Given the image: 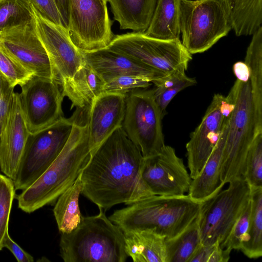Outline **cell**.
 <instances>
[{"label":"cell","instance_id":"obj_2","mask_svg":"<svg viewBox=\"0 0 262 262\" xmlns=\"http://www.w3.org/2000/svg\"><path fill=\"white\" fill-rule=\"evenodd\" d=\"M77 114L70 137L62 151L47 169L17 196L18 208L31 213L55 202L75 182L90 156L88 121Z\"/></svg>","mask_w":262,"mask_h":262},{"label":"cell","instance_id":"obj_18","mask_svg":"<svg viewBox=\"0 0 262 262\" xmlns=\"http://www.w3.org/2000/svg\"><path fill=\"white\" fill-rule=\"evenodd\" d=\"M30 132L20 105L19 93H14L10 114L0 138V170L15 179Z\"/></svg>","mask_w":262,"mask_h":262},{"label":"cell","instance_id":"obj_8","mask_svg":"<svg viewBox=\"0 0 262 262\" xmlns=\"http://www.w3.org/2000/svg\"><path fill=\"white\" fill-rule=\"evenodd\" d=\"M78 111L50 125L30 133L13 180L15 190H23L35 182L57 158L71 135Z\"/></svg>","mask_w":262,"mask_h":262},{"label":"cell","instance_id":"obj_31","mask_svg":"<svg viewBox=\"0 0 262 262\" xmlns=\"http://www.w3.org/2000/svg\"><path fill=\"white\" fill-rule=\"evenodd\" d=\"M105 84L104 79L85 62L77 82L78 93L84 110H89L94 100L103 93Z\"/></svg>","mask_w":262,"mask_h":262},{"label":"cell","instance_id":"obj_24","mask_svg":"<svg viewBox=\"0 0 262 262\" xmlns=\"http://www.w3.org/2000/svg\"><path fill=\"white\" fill-rule=\"evenodd\" d=\"M245 63L250 72L256 133H262V26L252 34Z\"/></svg>","mask_w":262,"mask_h":262},{"label":"cell","instance_id":"obj_42","mask_svg":"<svg viewBox=\"0 0 262 262\" xmlns=\"http://www.w3.org/2000/svg\"><path fill=\"white\" fill-rule=\"evenodd\" d=\"M61 17L63 26L68 30L69 20V0H54Z\"/></svg>","mask_w":262,"mask_h":262},{"label":"cell","instance_id":"obj_40","mask_svg":"<svg viewBox=\"0 0 262 262\" xmlns=\"http://www.w3.org/2000/svg\"><path fill=\"white\" fill-rule=\"evenodd\" d=\"M3 247L8 249L14 255L18 262H32L33 257L24 251L10 237L8 232L5 236Z\"/></svg>","mask_w":262,"mask_h":262},{"label":"cell","instance_id":"obj_43","mask_svg":"<svg viewBox=\"0 0 262 262\" xmlns=\"http://www.w3.org/2000/svg\"><path fill=\"white\" fill-rule=\"evenodd\" d=\"M106 2H108L109 0H105Z\"/></svg>","mask_w":262,"mask_h":262},{"label":"cell","instance_id":"obj_41","mask_svg":"<svg viewBox=\"0 0 262 262\" xmlns=\"http://www.w3.org/2000/svg\"><path fill=\"white\" fill-rule=\"evenodd\" d=\"M233 70L237 79L242 81H247L250 79V72L245 62L238 61L235 63Z\"/></svg>","mask_w":262,"mask_h":262},{"label":"cell","instance_id":"obj_39","mask_svg":"<svg viewBox=\"0 0 262 262\" xmlns=\"http://www.w3.org/2000/svg\"><path fill=\"white\" fill-rule=\"evenodd\" d=\"M28 1L44 18L63 26L61 16L54 0Z\"/></svg>","mask_w":262,"mask_h":262},{"label":"cell","instance_id":"obj_28","mask_svg":"<svg viewBox=\"0 0 262 262\" xmlns=\"http://www.w3.org/2000/svg\"><path fill=\"white\" fill-rule=\"evenodd\" d=\"M251 202L247 238L239 250L248 258L255 259L262 256V187H251Z\"/></svg>","mask_w":262,"mask_h":262},{"label":"cell","instance_id":"obj_45","mask_svg":"<svg viewBox=\"0 0 262 262\" xmlns=\"http://www.w3.org/2000/svg\"><path fill=\"white\" fill-rule=\"evenodd\" d=\"M1 1V0H0Z\"/></svg>","mask_w":262,"mask_h":262},{"label":"cell","instance_id":"obj_16","mask_svg":"<svg viewBox=\"0 0 262 262\" xmlns=\"http://www.w3.org/2000/svg\"><path fill=\"white\" fill-rule=\"evenodd\" d=\"M142 178L154 195L163 196L186 194L192 180L183 159L168 145L157 154L144 158Z\"/></svg>","mask_w":262,"mask_h":262},{"label":"cell","instance_id":"obj_4","mask_svg":"<svg viewBox=\"0 0 262 262\" xmlns=\"http://www.w3.org/2000/svg\"><path fill=\"white\" fill-rule=\"evenodd\" d=\"M59 247L65 262H124L128 257L123 232L101 209L83 216L72 231L62 233Z\"/></svg>","mask_w":262,"mask_h":262},{"label":"cell","instance_id":"obj_27","mask_svg":"<svg viewBox=\"0 0 262 262\" xmlns=\"http://www.w3.org/2000/svg\"><path fill=\"white\" fill-rule=\"evenodd\" d=\"M201 245L198 215L179 234L166 239V262H189Z\"/></svg>","mask_w":262,"mask_h":262},{"label":"cell","instance_id":"obj_35","mask_svg":"<svg viewBox=\"0 0 262 262\" xmlns=\"http://www.w3.org/2000/svg\"><path fill=\"white\" fill-rule=\"evenodd\" d=\"M151 83L149 79L143 77L132 75L120 76L105 81L103 92L126 96L137 90L146 89Z\"/></svg>","mask_w":262,"mask_h":262},{"label":"cell","instance_id":"obj_9","mask_svg":"<svg viewBox=\"0 0 262 262\" xmlns=\"http://www.w3.org/2000/svg\"><path fill=\"white\" fill-rule=\"evenodd\" d=\"M229 184L226 189L203 202L199 215L202 245L223 243L250 200L251 187L244 179Z\"/></svg>","mask_w":262,"mask_h":262},{"label":"cell","instance_id":"obj_21","mask_svg":"<svg viewBox=\"0 0 262 262\" xmlns=\"http://www.w3.org/2000/svg\"><path fill=\"white\" fill-rule=\"evenodd\" d=\"M157 0H109L120 29L144 33L150 23Z\"/></svg>","mask_w":262,"mask_h":262},{"label":"cell","instance_id":"obj_37","mask_svg":"<svg viewBox=\"0 0 262 262\" xmlns=\"http://www.w3.org/2000/svg\"><path fill=\"white\" fill-rule=\"evenodd\" d=\"M230 252L223 248L219 242L209 245H201L189 262H227Z\"/></svg>","mask_w":262,"mask_h":262},{"label":"cell","instance_id":"obj_12","mask_svg":"<svg viewBox=\"0 0 262 262\" xmlns=\"http://www.w3.org/2000/svg\"><path fill=\"white\" fill-rule=\"evenodd\" d=\"M105 0H69L68 30L72 41L83 52L106 48L115 35Z\"/></svg>","mask_w":262,"mask_h":262},{"label":"cell","instance_id":"obj_11","mask_svg":"<svg viewBox=\"0 0 262 262\" xmlns=\"http://www.w3.org/2000/svg\"><path fill=\"white\" fill-rule=\"evenodd\" d=\"M162 118L152 89H139L126 96L122 127L145 158L157 154L165 145Z\"/></svg>","mask_w":262,"mask_h":262},{"label":"cell","instance_id":"obj_5","mask_svg":"<svg viewBox=\"0 0 262 262\" xmlns=\"http://www.w3.org/2000/svg\"><path fill=\"white\" fill-rule=\"evenodd\" d=\"M228 94L234 106L221 160V179L225 184L243 178L246 155L257 134L250 80L236 79Z\"/></svg>","mask_w":262,"mask_h":262},{"label":"cell","instance_id":"obj_30","mask_svg":"<svg viewBox=\"0 0 262 262\" xmlns=\"http://www.w3.org/2000/svg\"><path fill=\"white\" fill-rule=\"evenodd\" d=\"M33 19L31 5L28 0L0 1V34L7 29Z\"/></svg>","mask_w":262,"mask_h":262},{"label":"cell","instance_id":"obj_1","mask_svg":"<svg viewBox=\"0 0 262 262\" xmlns=\"http://www.w3.org/2000/svg\"><path fill=\"white\" fill-rule=\"evenodd\" d=\"M144 162L139 147L118 128L91 152L80 174L81 193L105 210L154 195L142 178Z\"/></svg>","mask_w":262,"mask_h":262},{"label":"cell","instance_id":"obj_7","mask_svg":"<svg viewBox=\"0 0 262 262\" xmlns=\"http://www.w3.org/2000/svg\"><path fill=\"white\" fill-rule=\"evenodd\" d=\"M179 26L181 42L191 55L206 51L232 30L220 0H180Z\"/></svg>","mask_w":262,"mask_h":262},{"label":"cell","instance_id":"obj_36","mask_svg":"<svg viewBox=\"0 0 262 262\" xmlns=\"http://www.w3.org/2000/svg\"><path fill=\"white\" fill-rule=\"evenodd\" d=\"M0 72L13 87L17 85L21 86L33 75L31 72L1 50Z\"/></svg>","mask_w":262,"mask_h":262},{"label":"cell","instance_id":"obj_26","mask_svg":"<svg viewBox=\"0 0 262 262\" xmlns=\"http://www.w3.org/2000/svg\"><path fill=\"white\" fill-rule=\"evenodd\" d=\"M81 189L79 176L73 184L57 199L53 213L58 229L61 233L72 231L82 220L83 216L79 206Z\"/></svg>","mask_w":262,"mask_h":262},{"label":"cell","instance_id":"obj_3","mask_svg":"<svg viewBox=\"0 0 262 262\" xmlns=\"http://www.w3.org/2000/svg\"><path fill=\"white\" fill-rule=\"evenodd\" d=\"M202 204L188 194L152 195L115 210L108 219L123 233L148 230L168 239L179 234L198 216Z\"/></svg>","mask_w":262,"mask_h":262},{"label":"cell","instance_id":"obj_32","mask_svg":"<svg viewBox=\"0 0 262 262\" xmlns=\"http://www.w3.org/2000/svg\"><path fill=\"white\" fill-rule=\"evenodd\" d=\"M243 178L251 187H262V133L255 136L249 148Z\"/></svg>","mask_w":262,"mask_h":262},{"label":"cell","instance_id":"obj_19","mask_svg":"<svg viewBox=\"0 0 262 262\" xmlns=\"http://www.w3.org/2000/svg\"><path fill=\"white\" fill-rule=\"evenodd\" d=\"M82 52L86 63L105 81L117 76L132 75L148 79L154 84L166 75L133 58L107 48Z\"/></svg>","mask_w":262,"mask_h":262},{"label":"cell","instance_id":"obj_17","mask_svg":"<svg viewBox=\"0 0 262 262\" xmlns=\"http://www.w3.org/2000/svg\"><path fill=\"white\" fill-rule=\"evenodd\" d=\"M125 107L126 96L122 94L103 92L94 100L88 118L91 152L122 126Z\"/></svg>","mask_w":262,"mask_h":262},{"label":"cell","instance_id":"obj_25","mask_svg":"<svg viewBox=\"0 0 262 262\" xmlns=\"http://www.w3.org/2000/svg\"><path fill=\"white\" fill-rule=\"evenodd\" d=\"M180 0H157L144 34L162 39H180Z\"/></svg>","mask_w":262,"mask_h":262},{"label":"cell","instance_id":"obj_44","mask_svg":"<svg viewBox=\"0 0 262 262\" xmlns=\"http://www.w3.org/2000/svg\"><path fill=\"white\" fill-rule=\"evenodd\" d=\"M0 174H1V173H0Z\"/></svg>","mask_w":262,"mask_h":262},{"label":"cell","instance_id":"obj_13","mask_svg":"<svg viewBox=\"0 0 262 262\" xmlns=\"http://www.w3.org/2000/svg\"><path fill=\"white\" fill-rule=\"evenodd\" d=\"M54 79L33 75L21 86L19 98L30 133H34L62 117L63 96Z\"/></svg>","mask_w":262,"mask_h":262},{"label":"cell","instance_id":"obj_15","mask_svg":"<svg viewBox=\"0 0 262 262\" xmlns=\"http://www.w3.org/2000/svg\"><path fill=\"white\" fill-rule=\"evenodd\" d=\"M0 50L34 75L57 81L50 59L36 33L34 19L3 31L0 34Z\"/></svg>","mask_w":262,"mask_h":262},{"label":"cell","instance_id":"obj_22","mask_svg":"<svg viewBox=\"0 0 262 262\" xmlns=\"http://www.w3.org/2000/svg\"><path fill=\"white\" fill-rule=\"evenodd\" d=\"M126 251L134 262H166V237L148 230L123 233Z\"/></svg>","mask_w":262,"mask_h":262},{"label":"cell","instance_id":"obj_29","mask_svg":"<svg viewBox=\"0 0 262 262\" xmlns=\"http://www.w3.org/2000/svg\"><path fill=\"white\" fill-rule=\"evenodd\" d=\"M185 70H176L166 75L154 83L153 93L155 101L163 118L166 114L167 106L173 97L183 89L193 85L196 81L188 77Z\"/></svg>","mask_w":262,"mask_h":262},{"label":"cell","instance_id":"obj_6","mask_svg":"<svg viewBox=\"0 0 262 262\" xmlns=\"http://www.w3.org/2000/svg\"><path fill=\"white\" fill-rule=\"evenodd\" d=\"M37 35L45 48L63 97L71 108L83 110L77 89L79 74L85 64L82 51L72 41L68 30L44 18L31 5Z\"/></svg>","mask_w":262,"mask_h":262},{"label":"cell","instance_id":"obj_34","mask_svg":"<svg viewBox=\"0 0 262 262\" xmlns=\"http://www.w3.org/2000/svg\"><path fill=\"white\" fill-rule=\"evenodd\" d=\"M251 210V199L238 217L228 236L221 246L231 252L233 250H240L246 241L249 228Z\"/></svg>","mask_w":262,"mask_h":262},{"label":"cell","instance_id":"obj_14","mask_svg":"<svg viewBox=\"0 0 262 262\" xmlns=\"http://www.w3.org/2000/svg\"><path fill=\"white\" fill-rule=\"evenodd\" d=\"M234 104L231 96L216 94L207 109L201 123L191 133L186 144L187 165L191 179L201 172L220 137L225 117Z\"/></svg>","mask_w":262,"mask_h":262},{"label":"cell","instance_id":"obj_20","mask_svg":"<svg viewBox=\"0 0 262 262\" xmlns=\"http://www.w3.org/2000/svg\"><path fill=\"white\" fill-rule=\"evenodd\" d=\"M230 114L225 117L218 141L202 169L191 180L187 194L196 202L203 203L209 200L225 185L221 179V164Z\"/></svg>","mask_w":262,"mask_h":262},{"label":"cell","instance_id":"obj_38","mask_svg":"<svg viewBox=\"0 0 262 262\" xmlns=\"http://www.w3.org/2000/svg\"><path fill=\"white\" fill-rule=\"evenodd\" d=\"M14 88L0 72V138L6 126L14 97Z\"/></svg>","mask_w":262,"mask_h":262},{"label":"cell","instance_id":"obj_23","mask_svg":"<svg viewBox=\"0 0 262 262\" xmlns=\"http://www.w3.org/2000/svg\"><path fill=\"white\" fill-rule=\"evenodd\" d=\"M220 1L227 10L236 36L252 35L261 27L262 0Z\"/></svg>","mask_w":262,"mask_h":262},{"label":"cell","instance_id":"obj_10","mask_svg":"<svg viewBox=\"0 0 262 262\" xmlns=\"http://www.w3.org/2000/svg\"><path fill=\"white\" fill-rule=\"evenodd\" d=\"M133 58L166 75L186 71L192 55L180 39H162L143 33L130 32L115 35L106 47Z\"/></svg>","mask_w":262,"mask_h":262},{"label":"cell","instance_id":"obj_33","mask_svg":"<svg viewBox=\"0 0 262 262\" xmlns=\"http://www.w3.org/2000/svg\"><path fill=\"white\" fill-rule=\"evenodd\" d=\"M15 187L13 181L0 174V251L3 247L5 236L8 232L9 220L14 198Z\"/></svg>","mask_w":262,"mask_h":262}]
</instances>
